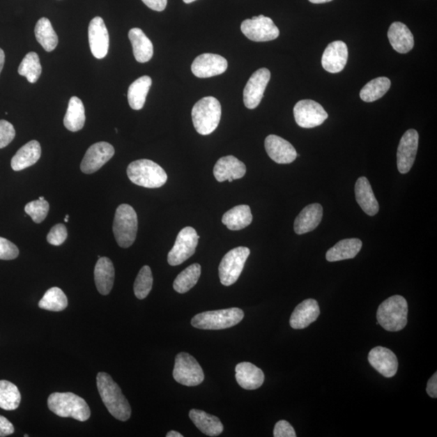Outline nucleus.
<instances>
[{"label":"nucleus","mask_w":437,"mask_h":437,"mask_svg":"<svg viewBox=\"0 0 437 437\" xmlns=\"http://www.w3.org/2000/svg\"><path fill=\"white\" fill-rule=\"evenodd\" d=\"M196 1V0H183V2L185 3H190Z\"/></svg>","instance_id":"53"},{"label":"nucleus","mask_w":437,"mask_h":437,"mask_svg":"<svg viewBox=\"0 0 437 437\" xmlns=\"http://www.w3.org/2000/svg\"><path fill=\"white\" fill-rule=\"evenodd\" d=\"M348 59V49L344 42L335 41L325 48L321 64L326 72L339 73L343 71Z\"/></svg>","instance_id":"20"},{"label":"nucleus","mask_w":437,"mask_h":437,"mask_svg":"<svg viewBox=\"0 0 437 437\" xmlns=\"http://www.w3.org/2000/svg\"><path fill=\"white\" fill-rule=\"evenodd\" d=\"M201 275V266L194 263L189 266L175 279L173 287L177 293L183 294L193 289Z\"/></svg>","instance_id":"36"},{"label":"nucleus","mask_w":437,"mask_h":437,"mask_svg":"<svg viewBox=\"0 0 437 437\" xmlns=\"http://www.w3.org/2000/svg\"><path fill=\"white\" fill-rule=\"evenodd\" d=\"M391 82L388 77H378L371 80L361 89L360 96L365 102H373L389 91Z\"/></svg>","instance_id":"37"},{"label":"nucleus","mask_w":437,"mask_h":437,"mask_svg":"<svg viewBox=\"0 0 437 437\" xmlns=\"http://www.w3.org/2000/svg\"><path fill=\"white\" fill-rule=\"evenodd\" d=\"M320 315V309L318 301L314 299H307L298 306L290 318L291 328L301 330L308 328L314 323Z\"/></svg>","instance_id":"22"},{"label":"nucleus","mask_w":437,"mask_h":437,"mask_svg":"<svg viewBox=\"0 0 437 437\" xmlns=\"http://www.w3.org/2000/svg\"><path fill=\"white\" fill-rule=\"evenodd\" d=\"M49 210V204L47 200L38 199L32 201L25 206L24 210L35 223H42L47 218Z\"/></svg>","instance_id":"42"},{"label":"nucleus","mask_w":437,"mask_h":437,"mask_svg":"<svg viewBox=\"0 0 437 437\" xmlns=\"http://www.w3.org/2000/svg\"><path fill=\"white\" fill-rule=\"evenodd\" d=\"M243 318L244 312L238 308L207 311L195 315L192 325L201 330H224L238 325Z\"/></svg>","instance_id":"7"},{"label":"nucleus","mask_w":437,"mask_h":437,"mask_svg":"<svg viewBox=\"0 0 437 437\" xmlns=\"http://www.w3.org/2000/svg\"><path fill=\"white\" fill-rule=\"evenodd\" d=\"M408 302L404 296L396 295L380 305L376 319L385 330L397 332L408 324Z\"/></svg>","instance_id":"3"},{"label":"nucleus","mask_w":437,"mask_h":437,"mask_svg":"<svg viewBox=\"0 0 437 437\" xmlns=\"http://www.w3.org/2000/svg\"><path fill=\"white\" fill-rule=\"evenodd\" d=\"M236 380L240 388L254 390L263 385L265 376L262 369L250 362H243L236 366Z\"/></svg>","instance_id":"23"},{"label":"nucleus","mask_w":437,"mask_h":437,"mask_svg":"<svg viewBox=\"0 0 437 437\" xmlns=\"http://www.w3.org/2000/svg\"><path fill=\"white\" fill-rule=\"evenodd\" d=\"M4 61H5V54H4L3 50L1 48H0V73H1L2 70L3 68Z\"/></svg>","instance_id":"50"},{"label":"nucleus","mask_w":437,"mask_h":437,"mask_svg":"<svg viewBox=\"0 0 437 437\" xmlns=\"http://www.w3.org/2000/svg\"><path fill=\"white\" fill-rule=\"evenodd\" d=\"M192 115L196 132L208 135L218 127L221 118V105L217 98H204L194 105Z\"/></svg>","instance_id":"5"},{"label":"nucleus","mask_w":437,"mask_h":437,"mask_svg":"<svg viewBox=\"0 0 437 437\" xmlns=\"http://www.w3.org/2000/svg\"><path fill=\"white\" fill-rule=\"evenodd\" d=\"M68 300L62 289L57 287L49 289L39 301V307L43 309L59 312L68 307Z\"/></svg>","instance_id":"39"},{"label":"nucleus","mask_w":437,"mask_h":437,"mask_svg":"<svg viewBox=\"0 0 437 437\" xmlns=\"http://www.w3.org/2000/svg\"><path fill=\"white\" fill-rule=\"evenodd\" d=\"M228 62L224 57L215 54H203L194 60L192 71L199 78H209L225 72Z\"/></svg>","instance_id":"16"},{"label":"nucleus","mask_w":437,"mask_h":437,"mask_svg":"<svg viewBox=\"0 0 437 437\" xmlns=\"http://www.w3.org/2000/svg\"><path fill=\"white\" fill-rule=\"evenodd\" d=\"M15 431L13 424L4 416L0 415V437L12 435Z\"/></svg>","instance_id":"47"},{"label":"nucleus","mask_w":437,"mask_h":437,"mask_svg":"<svg viewBox=\"0 0 437 437\" xmlns=\"http://www.w3.org/2000/svg\"><path fill=\"white\" fill-rule=\"evenodd\" d=\"M275 437H296V431L288 421L280 420L274 429Z\"/></svg>","instance_id":"46"},{"label":"nucleus","mask_w":437,"mask_h":437,"mask_svg":"<svg viewBox=\"0 0 437 437\" xmlns=\"http://www.w3.org/2000/svg\"><path fill=\"white\" fill-rule=\"evenodd\" d=\"M42 71L39 56L35 52H29L25 55L18 68V73L26 77L28 82L31 84L38 82L39 77H41Z\"/></svg>","instance_id":"40"},{"label":"nucleus","mask_w":437,"mask_h":437,"mask_svg":"<svg viewBox=\"0 0 437 437\" xmlns=\"http://www.w3.org/2000/svg\"><path fill=\"white\" fill-rule=\"evenodd\" d=\"M368 359L369 364L385 378H393L398 371L397 356L393 351L383 346L371 349Z\"/></svg>","instance_id":"19"},{"label":"nucleus","mask_w":437,"mask_h":437,"mask_svg":"<svg viewBox=\"0 0 437 437\" xmlns=\"http://www.w3.org/2000/svg\"><path fill=\"white\" fill-rule=\"evenodd\" d=\"M128 178L139 187L160 188L167 182L168 176L162 167L153 160L142 159L135 160L128 165Z\"/></svg>","instance_id":"4"},{"label":"nucleus","mask_w":437,"mask_h":437,"mask_svg":"<svg viewBox=\"0 0 437 437\" xmlns=\"http://www.w3.org/2000/svg\"><path fill=\"white\" fill-rule=\"evenodd\" d=\"M85 109L82 100L77 97H72L69 100L63 124L70 132H77L84 128L85 123Z\"/></svg>","instance_id":"33"},{"label":"nucleus","mask_w":437,"mask_h":437,"mask_svg":"<svg viewBox=\"0 0 437 437\" xmlns=\"http://www.w3.org/2000/svg\"><path fill=\"white\" fill-rule=\"evenodd\" d=\"M265 148L270 158L278 164L293 163L298 158L293 146L278 135H268L265 139Z\"/></svg>","instance_id":"18"},{"label":"nucleus","mask_w":437,"mask_h":437,"mask_svg":"<svg viewBox=\"0 0 437 437\" xmlns=\"http://www.w3.org/2000/svg\"><path fill=\"white\" fill-rule=\"evenodd\" d=\"M153 277L152 270L148 266H144L139 270L137 279L134 284V293L135 296L139 300L147 298L153 289Z\"/></svg>","instance_id":"41"},{"label":"nucleus","mask_w":437,"mask_h":437,"mask_svg":"<svg viewBox=\"0 0 437 437\" xmlns=\"http://www.w3.org/2000/svg\"><path fill=\"white\" fill-rule=\"evenodd\" d=\"M97 385L100 398L109 413L120 421L128 420L132 415V408L112 376L107 373H99Z\"/></svg>","instance_id":"1"},{"label":"nucleus","mask_w":437,"mask_h":437,"mask_svg":"<svg viewBox=\"0 0 437 437\" xmlns=\"http://www.w3.org/2000/svg\"><path fill=\"white\" fill-rule=\"evenodd\" d=\"M146 6L157 12H162L167 6L168 0H142Z\"/></svg>","instance_id":"48"},{"label":"nucleus","mask_w":437,"mask_h":437,"mask_svg":"<svg viewBox=\"0 0 437 437\" xmlns=\"http://www.w3.org/2000/svg\"><path fill=\"white\" fill-rule=\"evenodd\" d=\"M68 220H69V215H67L66 217H65V219H64V222L68 223Z\"/></svg>","instance_id":"54"},{"label":"nucleus","mask_w":437,"mask_h":437,"mask_svg":"<svg viewBox=\"0 0 437 437\" xmlns=\"http://www.w3.org/2000/svg\"><path fill=\"white\" fill-rule=\"evenodd\" d=\"M39 199H42L43 200V199H45V198L44 197H40Z\"/></svg>","instance_id":"55"},{"label":"nucleus","mask_w":437,"mask_h":437,"mask_svg":"<svg viewBox=\"0 0 437 437\" xmlns=\"http://www.w3.org/2000/svg\"><path fill=\"white\" fill-rule=\"evenodd\" d=\"M48 408L53 413L63 418L71 417L78 421L88 420L91 411L82 397L72 393H53L48 398Z\"/></svg>","instance_id":"2"},{"label":"nucleus","mask_w":437,"mask_h":437,"mask_svg":"<svg viewBox=\"0 0 437 437\" xmlns=\"http://www.w3.org/2000/svg\"><path fill=\"white\" fill-rule=\"evenodd\" d=\"M323 208L321 204H313L305 207L296 218L294 230L296 234H305L314 230L323 219Z\"/></svg>","instance_id":"24"},{"label":"nucleus","mask_w":437,"mask_h":437,"mask_svg":"<svg viewBox=\"0 0 437 437\" xmlns=\"http://www.w3.org/2000/svg\"><path fill=\"white\" fill-rule=\"evenodd\" d=\"M19 255L17 246L6 238H0V259L13 260Z\"/></svg>","instance_id":"45"},{"label":"nucleus","mask_w":437,"mask_h":437,"mask_svg":"<svg viewBox=\"0 0 437 437\" xmlns=\"http://www.w3.org/2000/svg\"><path fill=\"white\" fill-rule=\"evenodd\" d=\"M152 84V79L148 75H144L130 85L128 98L130 108L135 110L143 109Z\"/></svg>","instance_id":"34"},{"label":"nucleus","mask_w":437,"mask_h":437,"mask_svg":"<svg viewBox=\"0 0 437 437\" xmlns=\"http://www.w3.org/2000/svg\"><path fill=\"white\" fill-rule=\"evenodd\" d=\"M427 393L431 397V398H437V374L431 376L428 381V385L426 389Z\"/></svg>","instance_id":"49"},{"label":"nucleus","mask_w":437,"mask_h":437,"mask_svg":"<svg viewBox=\"0 0 437 437\" xmlns=\"http://www.w3.org/2000/svg\"><path fill=\"white\" fill-rule=\"evenodd\" d=\"M240 29L246 38L257 43L273 41L279 35V30L273 20L263 15L245 20Z\"/></svg>","instance_id":"10"},{"label":"nucleus","mask_w":437,"mask_h":437,"mask_svg":"<svg viewBox=\"0 0 437 437\" xmlns=\"http://www.w3.org/2000/svg\"><path fill=\"white\" fill-rule=\"evenodd\" d=\"M355 193L356 201L367 215L374 217L378 214L379 204L368 179L365 177L358 178L355 183Z\"/></svg>","instance_id":"27"},{"label":"nucleus","mask_w":437,"mask_h":437,"mask_svg":"<svg viewBox=\"0 0 437 437\" xmlns=\"http://www.w3.org/2000/svg\"><path fill=\"white\" fill-rule=\"evenodd\" d=\"M253 215L248 205L236 206L225 213L222 217V223L229 230H242L252 223Z\"/></svg>","instance_id":"32"},{"label":"nucleus","mask_w":437,"mask_h":437,"mask_svg":"<svg viewBox=\"0 0 437 437\" xmlns=\"http://www.w3.org/2000/svg\"><path fill=\"white\" fill-rule=\"evenodd\" d=\"M89 41L90 49L95 58L98 59L107 56L109 47L108 29L103 19L94 17L89 26Z\"/></svg>","instance_id":"17"},{"label":"nucleus","mask_w":437,"mask_h":437,"mask_svg":"<svg viewBox=\"0 0 437 437\" xmlns=\"http://www.w3.org/2000/svg\"><path fill=\"white\" fill-rule=\"evenodd\" d=\"M68 238V229L63 224L54 225L47 235V242L52 245H62Z\"/></svg>","instance_id":"43"},{"label":"nucleus","mask_w":437,"mask_h":437,"mask_svg":"<svg viewBox=\"0 0 437 437\" xmlns=\"http://www.w3.org/2000/svg\"><path fill=\"white\" fill-rule=\"evenodd\" d=\"M312 3H325L332 1V0H309Z\"/></svg>","instance_id":"52"},{"label":"nucleus","mask_w":437,"mask_h":437,"mask_svg":"<svg viewBox=\"0 0 437 437\" xmlns=\"http://www.w3.org/2000/svg\"><path fill=\"white\" fill-rule=\"evenodd\" d=\"M34 32L38 42L46 52H52L57 47L59 38L49 19H40L35 26Z\"/></svg>","instance_id":"35"},{"label":"nucleus","mask_w":437,"mask_h":437,"mask_svg":"<svg viewBox=\"0 0 437 437\" xmlns=\"http://www.w3.org/2000/svg\"><path fill=\"white\" fill-rule=\"evenodd\" d=\"M199 236L192 227H185L181 230L172 250L168 254L170 266H178L189 259L195 253Z\"/></svg>","instance_id":"11"},{"label":"nucleus","mask_w":437,"mask_h":437,"mask_svg":"<svg viewBox=\"0 0 437 437\" xmlns=\"http://www.w3.org/2000/svg\"><path fill=\"white\" fill-rule=\"evenodd\" d=\"M362 248V242L358 238L344 239L335 244L325 254L329 262L354 259Z\"/></svg>","instance_id":"31"},{"label":"nucleus","mask_w":437,"mask_h":437,"mask_svg":"<svg viewBox=\"0 0 437 437\" xmlns=\"http://www.w3.org/2000/svg\"><path fill=\"white\" fill-rule=\"evenodd\" d=\"M418 146V132L414 129L408 130L401 137L397 152V164L401 174H408L413 168Z\"/></svg>","instance_id":"14"},{"label":"nucleus","mask_w":437,"mask_h":437,"mask_svg":"<svg viewBox=\"0 0 437 437\" xmlns=\"http://www.w3.org/2000/svg\"><path fill=\"white\" fill-rule=\"evenodd\" d=\"M250 250L244 246L231 250L224 256L219 266V276L221 284L233 285L237 282L242 274Z\"/></svg>","instance_id":"8"},{"label":"nucleus","mask_w":437,"mask_h":437,"mask_svg":"<svg viewBox=\"0 0 437 437\" xmlns=\"http://www.w3.org/2000/svg\"><path fill=\"white\" fill-rule=\"evenodd\" d=\"M245 173V164L233 155H227L219 159L213 169L215 178L219 183L225 181L233 182V180L243 178Z\"/></svg>","instance_id":"21"},{"label":"nucleus","mask_w":437,"mask_h":437,"mask_svg":"<svg viewBox=\"0 0 437 437\" xmlns=\"http://www.w3.org/2000/svg\"><path fill=\"white\" fill-rule=\"evenodd\" d=\"M22 395L16 385L10 381H0V408L14 411L21 404Z\"/></svg>","instance_id":"38"},{"label":"nucleus","mask_w":437,"mask_h":437,"mask_svg":"<svg viewBox=\"0 0 437 437\" xmlns=\"http://www.w3.org/2000/svg\"><path fill=\"white\" fill-rule=\"evenodd\" d=\"M16 137V130L12 123L0 120V148L7 147Z\"/></svg>","instance_id":"44"},{"label":"nucleus","mask_w":437,"mask_h":437,"mask_svg":"<svg viewBox=\"0 0 437 437\" xmlns=\"http://www.w3.org/2000/svg\"><path fill=\"white\" fill-rule=\"evenodd\" d=\"M129 39L132 43L135 59L139 63H147L153 55V45L146 36L142 29L134 28L130 30Z\"/></svg>","instance_id":"29"},{"label":"nucleus","mask_w":437,"mask_h":437,"mask_svg":"<svg viewBox=\"0 0 437 437\" xmlns=\"http://www.w3.org/2000/svg\"><path fill=\"white\" fill-rule=\"evenodd\" d=\"M388 38L392 47L400 54L408 53L414 47L413 34L404 23L392 24L388 31Z\"/></svg>","instance_id":"25"},{"label":"nucleus","mask_w":437,"mask_h":437,"mask_svg":"<svg viewBox=\"0 0 437 437\" xmlns=\"http://www.w3.org/2000/svg\"><path fill=\"white\" fill-rule=\"evenodd\" d=\"M189 416L194 424L205 435L218 436L223 433L224 426L217 416L197 409L190 411Z\"/></svg>","instance_id":"30"},{"label":"nucleus","mask_w":437,"mask_h":437,"mask_svg":"<svg viewBox=\"0 0 437 437\" xmlns=\"http://www.w3.org/2000/svg\"><path fill=\"white\" fill-rule=\"evenodd\" d=\"M167 437H183L182 434L178 433V431H169V433L167 434Z\"/></svg>","instance_id":"51"},{"label":"nucleus","mask_w":437,"mask_h":437,"mask_svg":"<svg viewBox=\"0 0 437 437\" xmlns=\"http://www.w3.org/2000/svg\"><path fill=\"white\" fill-rule=\"evenodd\" d=\"M296 123L302 128H314L323 124L328 114L321 105L313 100H302L293 109Z\"/></svg>","instance_id":"12"},{"label":"nucleus","mask_w":437,"mask_h":437,"mask_svg":"<svg viewBox=\"0 0 437 437\" xmlns=\"http://www.w3.org/2000/svg\"><path fill=\"white\" fill-rule=\"evenodd\" d=\"M173 376L177 383L185 386L199 385L204 380L202 367L187 353H181L176 356Z\"/></svg>","instance_id":"9"},{"label":"nucleus","mask_w":437,"mask_h":437,"mask_svg":"<svg viewBox=\"0 0 437 437\" xmlns=\"http://www.w3.org/2000/svg\"><path fill=\"white\" fill-rule=\"evenodd\" d=\"M270 79V72L267 68H261L251 75L243 93L244 104L246 107L253 109L259 107Z\"/></svg>","instance_id":"13"},{"label":"nucleus","mask_w":437,"mask_h":437,"mask_svg":"<svg viewBox=\"0 0 437 437\" xmlns=\"http://www.w3.org/2000/svg\"><path fill=\"white\" fill-rule=\"evenodd\" d=\"M138 217L135 209L128 204H121L115 213L113 232L120 247L128 248L137 239Z\"/></svg>","instance_id":"6"},{"label":"nucleus","mask_w":437,"mask_h":437,"mask_svg":"<svg viewBox=\"0 0 437 437\" xmlns=\"http://www.w3.org/2000/svg\"><path fill=\"white\" fill-rule=\"evenodd\" d=\"M114 155V148L112 144L107 142L94 144L85 153L80 164V169L84 174H94L107 164Z\"/></svg>","instance_id":"15"},{"label":"nucleus","mask_w":437,"mask_h":437,"mask_svg":"<svg viewBox=\"0 0 437 437\" xmlns=\"http://www.w3.org/2000/svg\"><path fill=\"white\" fill-rule=\"evenodd\" d=\"M114 267L107 257L99 258L94 269V279L100 294L107 296L112 291L114 283Z\"/></svg>","instance_id":"26"},{"label":"nucleus","mask_w":437,"mask_h":437,"mask_svg":"<svg viewBox=\"0 0 437 437\" xmlns=\"http://www.w3.org/2000/svg\"><path fill=\"white\" fill-rule=\"evenodd\" d=\"M42 155L41 145L32 140L17 151L12 159L11 167L14 171H21L32 167L38 162Z\"/></svg>","instance_id":"28"}]
</instances>
